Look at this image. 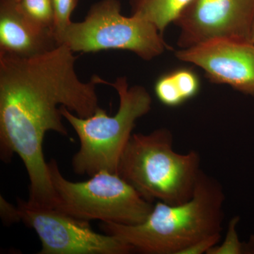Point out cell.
Here are the masks:
<instances>
[{"mask_svg": "<svg viewBox=\"0 0 254 254\" xmlns=\"http://www.w3.org/2000/svg\"><path fill=\"white\" fill-rule=\"evenodd\" d=\"M77 59L64 45L31 57L0 51V157L14 154L30 180L29 203L56 208L58 198L43 154V140L53 131L68 136L60 108L82 118L100 108L98 75L83 82L75 69Z\"/></svg>", "mask_w": 254, "mask_h": 254, "instance_id": "1", "label": "cell"}, {"mask_svg": "<svg viewBox=\"0 0 254 254\" xmlns=\"http://www.w3.org/2000/svg\"><path fill=\"white\" fill-rule=\"evenodd\" d=\"M225 193L216 180L200 172L193 196L185 203L157 201L144 221L133 225L101 222L102 231L147 254H180L197 241L220 234Z\"/></svg>", "mask_w": 254, "mask_h": 254, "instance_id": "2", "label": "cell"}, {"mask_svg": "<svg viewBox=\"0 0 254 254\" xmlns=\"http://www.w3.org/2000/svg\"><path fill=\"white\" fill-rule=\"evenodd\" d=\"M173 140L167 128L133 133L120 158L118 175L151 203H185L193 196L202 171L200 155L195 150L177 153Z\"/></svg>", "mask_w": 254, "mask_h": 254, "instance_id": "3", "label": "cell"}, {"mask_svg": "<svg viewBox=\"0 0 254 254\" xmlns=\"http://www.w3.org/2000/svg\"><path fill=\"white\" fill-rule=\"evenodd\" d=\"M98 82L118 92L120 105L114 116L100 108L92 116L82 118L64 106L60 108L63 118L72 127L80 141L79 150L71 162L73 171L89 177L100 171L118 174L120 158L136 121L149 113L153 103L146 88L141 85L129 86L126 76L111 83L98 76Z\"/></svg>", "mask_w": 254, "mask_h": 254, "instance_id": "4", "label": "cell"}, {"mask_svg": "<svg viewBox=\"0 0 254 254\" xmlns=\"http://www.w3.org/2000/svg\"><path fill=\"white\" fill-rule=\"evenodd\" d=\"M48 165L56 208L74 218L133 225L144 221L154 206L118 174L100 171L87 181L73 182L63 177L56 160Z\"/></svg>", "mask_w": 254, "mask_h": 254, "instance_id": "5", "label": "cell"}, {"mask_svg": "<svg viewBox=\"0 0 254 254\" xmlns=\"http://www.w3.org/2000/svg\"><path fill=\"white\" fill-rule=\"evenodd\" d=\"M119 0H100L80 22H71L58 40L73 53L127 50L145 61L155 59L169 49L163 33L153 23L121 13Z\"/></svg>", "mask_w": 254, "mask_h": 254, "instance_id": "6", "label": "cell"}, {"mask_svg": "<svg viewBox=\"0 0 254 254\" xmlns=\"http://www.w3.org/2000/svg\"><path fill=\"white\" fill-rule=\"evenodd\" d=\"M21 221L36 232L39 254H128L133 247L117 237L93 231L89 221L56 208L36 206L23 200L17 205Z\"/></svg>", "mask_w": 254, "mask_h": 254, "instance_id": "7", "label": "cell"}, {"mask_svg": "<svg viewBox=\"0 0 254 254\" xmlns=\"http://www.w3.org/2000/svg\"><path fill=\"white\" fill-rule=\"evenodd\" d=\"M254 0H191L178 16L177 45L190 48L218 38L250 41Z\"/></svg>", "mask_w": 254, "mask_h": 254, "instance_id": "8", "label": "cell"}, {"mask_svg": "<svg viewBox=\"0 0 254 254\" xmlns=\"http://www.w3.org/2000/svg\"><path fill=\"white\" fill-rule=\"evenodd\" d=\"M177 59L204 71L216 84L254 96V43L218 38L175 52Z\"/></svg>", "mask_w": 254, "mask_h": 254, "instance_id": "9", "label": "cell"}, {"mask_svg": "<svg viewBox=\"0 0 254 254\" xmlns=\"http://www.w3.org/2000/svg\"><path fill=\"white\" fill-rule=\"evenodd\" d=\"M58 46L54 33L32 22L16 0H0V51L31 57Z\"/></svg>", "mask_w": 254, "mask_h": 254, "instance_id": "10", "label": "cell"}, {"mask_svg": "<svg viewBox=\"0 0 254 254\" xmlns=\"http://www.w3.org/2000/svg\"><path fill=\"white\" fill-rule=\"evenodd\" d=\"M191 0H129L131 15L147 20L162 33L175 23Z\"/></svg>", "mask_w": 254, "mask_h": 254, "instance_id": "11", "label": "cell"}, {"mask_svg": "<svg viewBox=\"0 0 254 254\" xmlns=\"http://www.w3.org/2000/svg\"><path fill=\"white\" fill-rule=\"evenodd\" d=\"M16 1L20 9L32 22L39 27L53 32L54 11L52 0H17Z\"/></svg>", "mask_w": 254, "mask_h": 254, "instance_id": "12", "label": "cell"}, {"mask_svg": "<svg viewBox=\"0 0 254 254\" xmlns=\"http://www.w3.org/2000/svg\"><path fill=\"white\" fill-rule=\"evenodd\" d=\"M154 91L159 101L165 106L175 108L186 103L172 71L159 76L155 83Z\"/></svg>", "mask_w": 254, "mask_h": 254, "instance_id": "13", "label": "cell"}, {"mask_svg": "<svg viewBox=\"0 0 254 254\" xmlns=\"http://www.w3.org/2000/svg\"><path fill=\"white\" fill-rule=\"evenodd\" d=\"M185 101L195 98L199 93L200 80L194 70L188 67L177 68L172 71Z\"/></svg>", "mask_w": 254, "mask_h": 254, "instance_id": "14", "label": "cell"}, {"mask_svg": "<svg viewBox=\"0 0 254 254\" xmlns=\"http://www.w3.org/2000/svg\"><path fill=\"white\" fill-rule=\"evenodd\" d=\"M77 3L78 0H52L54 11L53 32L57 43L62 33L72 22L71 14L77 6Z\"/></svg>", "mask_w": 254, "mask_h": 254, "instance_id": "15", "label": "cell"}, {"mask_svg": "<svg viewBox=\"0 0 254 254\" xmlns=\"http://www.w3.org/2000/svg\"><path fill=\"white\" fill-rule=\"evenodd\" d=\"M240 217H234L229 222L225 240L220 245H216L209 250L207 254H241L245 253V246L241 243L237 232Z\"/></svg>", "mask_w": 254, "mask_h": 254, "instance_id": "16", "label": "cell"}, {"mask_svg": "<svg viewBox=\"0 0 254 254\" xmlns=\"http://www.w3.org/2000/svg\"><path fill=\"white\" fill-rule=\"evenodd\" d=\"M220 239H221L220 233L205 237L182 250L180 254H207L209 250H211L215 246L218 245Z\"/></svg>", "mask_w": 254, "mask_h": 254, "instance_id": "17", "label": "cell"}, {"mask_svg": "<svg viewBox=\"0 0 254 254\" xmlns=\"http://www.w3.org/2000/svg\"><path fill=\"white\" fill-rule=\"evenodd\" d=\"M0 208H1V217L4 223L11 225L21 221L19 210L18 207H14L9 202L6 201L2 196L0 197Z\"/></svg>", "mask_w": 254, "mask_h": 254, "instance_id": "18", "label": "cell"}, {"mask_svg": "<svg viewBox=\"0 0 254 254\" xmlns=\"http://www.w3.org/2000/svg\"><path fill=\"white\" fill-rule=\"evenodd\" d=\"M250 41L254 43V18L252 23V30H251Z\"/></svg>", "mask_w": 254, "mask_h": 254, "instance_id": "19", "label": "cell"}, {"mask_svg": "<svg viewBox=\"0 0 254 254\" xmlns=\"http://www.w3.org/2000/svg\"><path fill=\"white\" fill-rule=\"evenodd\" d=\"M16 1H17V0H16Z\"/></svg>", "mask_w": 254, "mask_h": 254, "instance_id": "20", "label": "cell"}]
</instances>
